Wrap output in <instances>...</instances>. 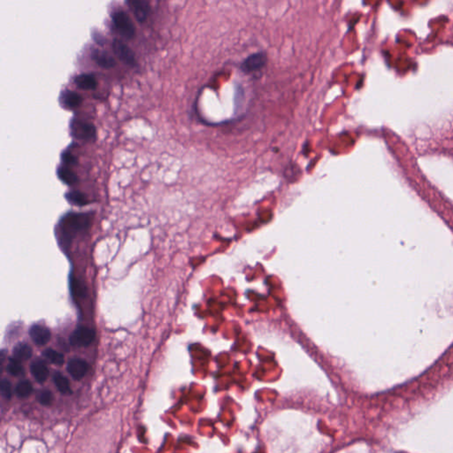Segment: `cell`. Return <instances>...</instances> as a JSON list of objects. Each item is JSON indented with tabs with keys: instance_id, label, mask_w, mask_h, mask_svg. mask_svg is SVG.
I'll return each instance as SVG.
<instances>
[{
	"instance_id": "1",
	"label": "cell",
	"mask_w": 453,
	"mask_h": 453,
	"mask_svg": "<svg viewBox=\"0 0 453 453\" xmlns=\"http://www.w3.org/2000/svg\"><path fill=\"white\" fill-rule=\"evenodd\" d=\"M89 224V216L84 213H69L65 216L60 222L64 242L69 243L74 235L87 229Z\"/></svg>"
},
{
	"instance_id": "2",
	"label": "cell",
	"mask_w": 453,
	"mask_h": 453,
	"mask_svg": "<svg viewBox=\"0 0 453 453\" xmlns=\"http://www.w3.org/2000/svg\"><path fill=\"white\" fill-rule=\"evenodd\" d=\"M70 131L72 137L82 141H93L97 136L94 125L82 120H73L70 123Z\"/></svg>"
},
{
	"instance_id": "3",
	"label": "cell",
	"mask_w": 453,
	"mask_h": 453,
	"mask_svg": "<svg viewBox=\"0 0 453 453\" xmlns=\"http://www.w3.org/2000/svg\"><path fill=\"white\" fill-rule=\"evenodd\" d=\"M112 23L119 31V33L127 39L133 38L136 33L135 25L130 16L127 15L126 12L123 10L116 11L111 15Z\"/></svg>"
},
{
	"instance_id": "4",
	"label": "cell",
	"mask_w": 453,
	"mask_h": 453,
	"mask_svg": "<svg viewBox=\"0 0 453 453\" xmlns=\"http://www.w3.org/2000/svg\"><path fill=\"white\" fill-rule=\"evenodd\" d=\"M95 339V332L91 328L84 326L75 328V330L71 334L70 344L72 346L78 347L89 346Z\"/></svg>"
},
{
	"instance_id": "5",
	"label": "cell",
	"mask_w": 453,
	"mask_h": 453,
	"mask_svg": "<svg viewBox=\"0 0 453 453\" xmlns=\"http://www.w3.org/2000/svg\"><path fill=\"white\" fill-rule=\"evenodd\" d=\"M268 61V58L264 52H256L246 58L241 64V69L245 73L250 74L262 69Z\"/></svg>"
},
{
	"instance_id": "6",
	"label": "cell",
	"mask_w": 453,
	"mask_h": 453,
	"mask_svg": "<svg viewBox=\"0 0 453 453\" xmlns=\"http://www.w3.org/2000/svg\"><path fill=\"white\" fill-rule=\"evenodd\" d=\"M112 49L116 55L123 61V63L130 67H135L137 65L134 52H132V50L122 40L117 38L115 39L112 42Z\"/></svg>"
},
{
	"instance_id": "7",
	"label": "cell",
	"mask_w": 453,
	"mask_h": 453,
	"mask_svg": "<svg viewBox=\"0 0 453 453\" xmlns=\"http://www.w3.org/2000/svg\"><path fill=\"white\" fill-rule=\"evenodd\" d=\"M89 369V366L82 359H72L67 364V372L76 381L82 380L85 376Z\"/></svg>"
},
{
	"instance_id": "8",
	"label": "cell",
	"mask_w": 453,
	"mask_h": 453,
	"mask_svg": "<svg viewBox=\"0 0 453 453\" xmlns=\"http://www.w3.org/2000/svg\"><path fill=\"white\" fill-rule=\"evenodd\" d=\"M127 4L129 5L130 9L134 13L136 18L138 19L140 23L145 22L150 14V3L145 0H130L127 1Z\"/></svg>"
},
{
	"instance_id": "9",
	"label": "cell",
	"mask_w": 453,
	"mask_h": 453,
	"mask_svg": "<svg viewBox=\"0 0 453 453\" xmlns=\"http://www.w3.org/2000/svg\"><path fill=\"white\" fill-rule=\"evenodd\" d=\"M30 337L37 346H45L51 339V332L41 325H34L30 330Z\"/></svg>"
},
{
	"instance_id": "10",
	"label": "cell",
	"mask_w": 453,
	"mask_h": 453,
	"mask_svg": "<svg viewBox=\"0 0 453 453\" xmlns=\"http://www.w3.org/2000/svg\"><path fill=\"white\" fill-rule=\"evenodd\" d=\"M91 58L99 67L103 68H111L116 66V60L107 52L99 49H95L91 53Z\"/></svg>"
},
{
	"instance_id": "11",
	"label": "cell",
	"mask_w": 453,
	"mask_h": 453,
	"mask_svg": "<svg viewBox=\"0 0 453 453\" xmlns=\"http://www.w3.org/2000/svg\"><path fill=\"white\" fill-rule=\"evenodd\" d=\"M82 97L78 93L74 91L67 90L62 92L60 96V103L63 105V107L67 109H74L78 107L82 104Z\"/></svg>"
},
{
	"instance_id": "12",
	"label": "cell",
	"mask_w": 453,
	"mask_h": 453,
	"mask_svg": "<svg viewBox=\"0 0 453 453\" xmlns=\"http://www.w3.org/2000/svg\"><path fill=\"white\" fill-rule=\"evenodd\" d=\"M30 372L37 383H45L49 376V370L45 362L42 361H34L30 366Z\"/></svg>"
},
{
	"instance_id": "13",
	"label": "cell",
	"mask_w": 453,
	"mask_h": 453,
	"mask_svg": "<svg viewBox=\"0 0 453 453\" xmlns=\"http://www.w3.org/2000/svg\"><path fill=\"white\" fill-rule=\"evenodd\" d=\"M74 83L80 89L84 90H92L97 88V82L92 74H82L74 78Z\"/></svg>"
},
{
	"instance_id": "14",
	"label": "cell",
	"mask_w": 453,
	"mask_h": 453,
	"mask_svg": "<svg viewBox=\"0 0 453 453\" xmlns=\"http://www.w3.org/2000/svg\"><path fill=\"white\" fill-rule=\"evenodd\" d=\"M59 178L67 185H73L78 182V176L67 167H60L57 171Z\"/></svg>"
},
{
	"instance_id": "15",
	"label": "cell",
	"mask_w": 453,
	"mask_h": 453,
	"mask_svg": "<svg viewBox=\"0 0 453 453\" xmlns=\"http://www.w3.org/2000/svg\"><path fill=\"white\" fill-rule=\"evenodd\" d=\"M14 358L19 361L30 360L32 357V349L27 344H19L14 348Z\"/></svg>"
},
{
	"instance_id": "16",
	"label": "cell",
	"mask_w": 453,
	"mask_h": 453,
	"mask_svg": "<svg viewBox=\"0 0 453 453\" xmlns=\"http://www.w3.org/2000/svg\"><path fill=\"white\" fill-rule=\"evenodd\" d=\"M53 382L61 393L66 394V395L72 393L69 382L62 374H60L59 372L55 373L53 375Z\"/></svg>"
},
{
	"instance_id": "17",
	"label": "cell",
	"mask_w": 453,
	"mask_h": 453,
	"mask_svg": "<svg viewBox=\"0 0 453 453\" xmlns=\"http://www.w3.org/2000/svg\"><path fill=\"white\" fill-rule=\"evenodd\" d=\"M66 198H67V200L70 204H74V205H79V206L85 205V204L89 203L88 198H87L85 195L82 193V192H80V191H77V190H73V191L67 192L66 194Z\"/></svg>"
},
{
	"instance_id": "18",
	"label": "cell",
	"mask_w": 453,
	"mask_h": 453,
	"mask_svg": "<svg viewBox=\"0 0 453 453\" xmlns=\"http://www.w3.org/2000/svg\"><path fill=\"white\" fill-rule=\"evenodd\" d=\"M32 391H33V386L28 380L21 381L15 387V393L19 398H27L32 393Z\"/></svg>"
},
{
	"instance_id": "19",
	"label": "cell",
	"mask_w": 453,
	"mask_h": 453,
	"mask_svg": "<svg viewBox=\"0 0 453 453\" xmlns=\"http://www.w3.org/2000/svg\"><path fill=\"white\" fill-rule=\"evenodd\" d=\"M43 354L45 359L48 360L52 364L58 365V366L63 365L65 359H64V355L62 353H59L54 350L47 349L45 350Z\"/></svg>"
},
{
	"instance_id": "20",
	"label": "cell",
	"mask_w": 453,
	"mask_h": 453,
	"mask_svg": "<svg viewBox=\"0 0 453 453\" xmlns=\"http://www.w3.org/2000/svg\"><path fill=\"white\" fill-rule=\"evenodd\" d=\"M7 370L13 376H20L24 374V368L23 365L21 364V361H19L15 358H12L9 360Z\"/></svg>"
},
{
	"instance_id": "21",
	"label": "cell",
	"mask_w": 453,
	"mask_h": 453,
	"mask_svg": "<svg viewBox=\"0 0 453 453\" xmlns=\"http://www.w3.org/2000/svg\"><path fill=\"white\" fill-rule=\"evenodd\" d=\"M37 400L43 405H52L53 396L52 392L47 390H41L37 395Z\"/></svg>"
},
{
	"instance_id": "22",
	"label": "cell",
	"mask_w": 453,
	"mask_h": 453,
	"mask_svg": "<svg viewBox=\"0 0 453 453\" xmlns=\"http://www.w3.org/2000/svg\"><path fill=\"white\" fill-rule=\"evenodd\" d=\"M0 391L3 398L10 399L12 397V385L8 379H3L0 383Z\"/></svg>"
},
{
	"instance_id": "23",
	"label": "cell",
	"mask_w": 453,
	"mask_h": 453,
	"mask_svg": "<svg viewBox=\"0 0 453 453\" xmlns=\"http://www.w3.org/2000/svg\"><path fill=\"white\" fill-rule=\"evenodd\" d=\"M61 160L66 165H75L77 162V159L70 153V152H64L61 156Z\"/></svg>"
}]
</instances>
